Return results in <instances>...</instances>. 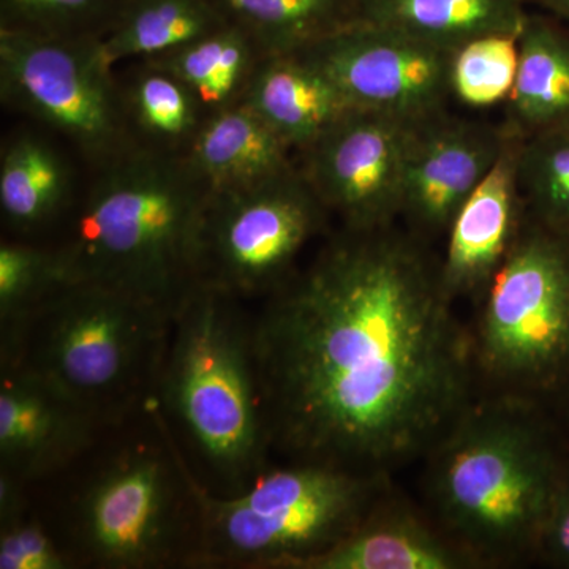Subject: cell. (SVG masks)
<instances>
[{
  "label": "cell",
  "mask_w": 569,
  "mask_h": 569,
  "mask_svg": "<svg viewBox=\"0 0 569 569\" xmlns=\"http://www.w3.org/2000/svg\"><path fill=\"white\" fill-rule=\"evenodd\" d=\"M552 407L559 411L560 421L557 425H560L561 433L569 441V389Z\"/></svg>",
  "instance_id": "cell-33"
},
{
  "label": "cell",
  "mask_w": 569,
  "mask_h": 569,
  "mask_svg": "<svg viewBox=\"0 0 569 569\" xmlns=\"http://www.w3.org/2000/svg\"><path fill=\"white\" fill-rule=\"evenodd\" d=\"M261 58L298 54L358 22V0H211Z\"/></svg>",
  "instance_id": "cell-21"
},
{
  "label": "cell",
  "mask_w": 569,
  "mask_h": 569,
  "mask_svg": "<svg viewBox=\"0 0 569 569\" xmlns=\"http://www.w3.org/2000/svg\"><path fill=\"white\" fill-rule=\"evenodd\" d=\"M569 26V0H530Z\"/></svg>",
  "instance_id": "cell-32"
},
{
  "label": "cell",
  "mask_w": 569,
  "mask_h": 569,
  "mask_svg": "<svg viewBox=\"0 0 569 569\" xmlns=\"http://www.w3.org/2000/svg\"><path fill=\"white\" fill-rule=\"evenodd\" d=\"M519 187L533 219L569 234V130L522 140Z\"/></svg>",
  "instance_id": "cell-27"
},
{
  "label": "cell",
  "mask_w": 569,
  "mask_h": 569,
  "mask_svg": "<svg viewBox=\"0 0 569 569\" xmlns=\"http://www.w3.org/2000/svg\"><path fill=\"white\" fill-rule=\"evenodd\" d=\"M260 59L250 37L228 24L179 50L146 59V66L178 78L192 92L206 119L242 99Z\"/></svg>",
  "instance_id": "cell-23"
},
{
  "label": "cell",
  "mask_w": 569,
  "mask_h": 569,
  "mask_svg": "<svg viewBox=\"0 0 569 569\" xmlns=\"http://www.w3.org/2000/svg\"><path fill=\"white\" fill-rule=\"evenodd\" d=\"M287 144L242 100L208 116L190 140L187 162L212 193L247 189L291 173Z\"/></svg>",
  "instance_id": "cell-17"
},
{
  "label": "cell",
  "mask_w": 569,
  "mask_h": 569,
  "mask_svg": "<svg viewBox=\"0 0 569 569\" xmlns=\"http://www.w3.org/2000/svg\"><path fill=\"white\" fill-rule=\"evenodd\" d=\"M130 0H0V29L100 40Z\"/></svg>",
  "instance_id": "cell-28"
},
{
  "label": "cell",
  "mask_w": 569,
  "mask_h": 569,
  "mask_svg": "<svg viewBox=\"0 0 569 569\" xmlns=\"http://www.w3.org/2000/svg\"><path fill=\"white\" fill-rule=\"evenodd\" d=\"M110 429L36 373L0 367V475L32 489L48 485Z\"/></svg>",
  "instance_id": "cell-13"
},
{
  "label": "cell",
  "mask_w": 569,
  "mask_h": 569,
  "mask_svg": "<svg viewBox=\"0 0 569 569\" xmlns=\"http://www.w3.org/2000/svg\"><path fill=\"white\" fill-rule=\"evenodd\" d=\"M452 305L413 234L343 228L252 313L271 455L388 473L432 451L478 381Z\"/></svg>",
  "instance_id": "cell-1"
},
{
  "label": "cell",
  "mask_w": 569,
  "mask_h": 569,
  "mask_svg": "<svg viewBox=\"0 0 569 569\" xmlns=\"http://www.w3.org/2000/svg\"><path fill=\"white\" fill-rule=\"evenodd\" d=\"M52 481L63 490L48 520L74 567L194 568L206 488L156 402Z\"/></svg>",
  "instance_id": "cell-2"
},
{
  "label": "cell",
  "mask_w": 569,
  "mask_h": 569,
  "mask_svg": "<svg viewBox=\"0 0 569 569\" xmlns=\"http://www.w3.org/2000/svg\"><path fill=\"white\" fill-rule=\"evenodd\" d=\"M97 41L0 29V93L103 164L130 149L129 114Z\"/></svg>",
  "instance_id": "cell-10"
},
{
  "label": "cell",
  "mask_w": 569,
  "mask_h": 569,
  "mask_svg": "<svg viewBox=\"0 0 569 569\" xmlns=\"http://www.w3.org/2000/svg\"><path fill=\"white\" fill-rule=\"evenodd\" d=\"M417 123L351 110L302 151L301 173L326 211L355 230L391 224L402 209L408 144Z\"/></svg>",
  "instance_id": "cell-12"
},
{
  "label": "cell",
  "mask_w": 569,
  "mask_h": 569,
  "mask_svg": "<svg viewBox=\"0 0 569 569\" xmlns=\"http://www.w3.org/2000/svg\"><path fill=\"white\" fill-rule=\"evenodd\" d=\"M538 559L552 567L569 569V470L546 519Z\"/></svg>",
  "instance_id": "cell-31"
},
{
  "label": "cell",
  "mask_w": 569,
  "mask_h": 569,
  "mask_svg": "<svg viewBox=\"0 0 569 569\" xmlns=\"http://www.w3.org/2000/svg\"><path fill=\"white\" fill-rule=\"evenodd\" d=\"M211 189L186 156L127 149L102 174L52 247L69 282L103 284L179 307L198 284Z\"/></svg>",
  "instance_id": "cell-4"
},
{
  "label": "cell",
  "mask_w": 569,
  "mask_h": 569,
  "mask_svg": "<svg viewBox=\"0 0 569 569\" xmlns=\"http://www.w3.org/2000/svg\"><path fill=\"white\" fill-rule=\"evenodd\" d=\"M241 100L301 152L355 110L323 71L298 54L261 58Z\"/></svg>",
  "instance_id": "cell-18"
},
{
  "label": "cell",
  "mask_w": 569,
  "mask_h": 569,
  "mask_svg": "<svg viewBox=\"0 0 569 569\" xmlns=\"http://www.w3.org/2000/svg\"><path fill=\"white\" fill-rule=\"evenodd\" d=\"M133 118L159 141L192 140L203 112L192 92L168 71L146 66L132 91Z\"/></svg>",
  "instance_id": "cell-30"
},
{
  "label": "cell",
  "mask_w": 569,
  "mask_h": 569,
  "mask_svg": "<svg viewBox=\"0 0 569 569\" xmlns=\"http://www.w3.org/2000/svg\"><path fill=\"white\" fill-rule=\"evenodd\" d=\"M69 282L52 247L0 244V331L14 328Z\"/></svg>",
  "instance_id": "cell-29"
},
{
  "label": "cell",
  "mask_w": 569,
  "mask_h": 569,
  "mask_svg": "<svg viewBox=\"0 0 569 569\" xmlns=\"http://www.w3.org/2000/svg\"><path fill=\"white\" fill-rule=\"evenodd\" d=\"M478 561L440 523L389 500L305 569H470Z\"/></svg>",
  "instance_id": "cell-16"
},
{
  "label": "cell",
  "mask_w": 569,
  "mask_h": 569,
  "mask_svg": "<svg viewBox=\"0 0 569 569\" xmlns=\"http://www.w3.org/2000/svg\"><path fill=\"white\" fill-rule=\"evenodd\" d=\"M507 138L505 126L466 121L447 111L418 122L408 144L400 216L421 234L448 233Z\"/></svg>",
  "instance_id": "cell-14"
},
{
  "label": "cell",
  "mask_w": 569,
  "mask_h": 569,
  "mask_svg": "<svg viewBox=\"0 0 569 569\" xmlns=\"http://www.w3.org/2000/svg\"><path fill=\"white\" fill-rule=\"evenodd\" d=\"M244 302L194 284L176 310L153 399L216 496L244 489L272 456Z\"/></svg>",
  "instance_id": "cell-5"
},
{
  "label": "cell",
  "mask_w": 569,
  "mask_h": 569,
  "mask_svg": "<svg viewBox=\"0 0 569 569\" xmlns=\"http://www.w3.org/2000/svg\"><path fill=\"white\" fill-rule=\"evenodd\" d=\"M32 490L0 475V569L77 568L44 512L33 508Z\"/></svg>",
  "instance_id": "cell-25"
},
{
  "label": "cell",
  "mask_w": 569,
  "mask_h": 569,
  "mask_svg": "<svg viewBox=\"0 0 569 569\" xmlns=\"http://www.w3.org/2000/svg\"><path fill=\"white\" fill-rule=\"evenodd\" d=\"M468 328L477 380L552 407L569 389V234L527 212Z\"/></svg>",
  "instance_id": "cell-8"
},
{
  "label": "cell",
  "mask_w": 569,
  "mask_h": 569,
  "mask_svg": "<svg viewBox=\"0 0 569 569\" xmlns=\"http://www.w3.org/2000/svg\"><path fill=\"white\" fill-rule=\"evenodd\" d=\"M227 20L211 0H130L110 32L97 41L110 69L129 58L152 59L220 31Z\"/></svg>",
  "instance_id": "cell-22"
},
{
  "label": "cell",
  "mask_w": 569,
  "mask_h": 569,
  "mask_svg": "<svg viewBox=\"0 0 569 569\" xmlns=\"http://www.w3.org/2000/svg\"><path fill=\"white\" fill-rule=\"evenodd\" d=\"M520 144L522 138L508 132L503 151L492 170L449 224L440 280L451 301L477 298L518 238L527 216L519 187Z\"/></svg>",
  "instance_id": "cell-15"
},
{
  "label": "cell",
  "mask_w": 569,
  "mask_h": 569,
  "mask_svg": "<svg viewBox=\"0 0 569 569\" xmlns=\"http://www.w3.org/2000/svg\"><path fill=\"white\" fill-rule=\"evenodd\" d=\"M298 56L318 67L355 110L419 122L447 111L452 52L358 21Z\"/></svg>",
  "instance_id": "cell-11"
},
{
  "label": "cell",
  "mask_w": 569,
  "mask_h": 569,
  "mask_svg": "<svg viewBox=\"0 0 569 569\" xmlns=\"http://www.w3.org/2000/svg\"><path fill=\"white\" fill-rule=\"evenodd\" d=\"M326 208L301 171L212 193L198 249V283L250 301L264 299L296 272L320 233Z\"/></svg>",
  "instance_id": "cell-9"
},
{
  "label": "cell",
  "mask_w": 569,
  "mask_h": 569,
  "mask_svg": "<svg viewBox=\"0 0 569 569\" xmlns=\"http://www.w3.org/2000/svg\"><path fill=\"white\" fill-rule=\"evenodd\" d=\"M69 193V170L52 146L32 134L9 144L0 163V209L10 228L32 234L54 222Z\"/></svg>",
  "instance_id": "cell-24"
},
{
  "label": "cell",
  "mask_w": 569,
  "mask_h": 569,
  "mask_svg": "<svg viewBox=\"0 0 569 569\" xmlns=\"http://www.w3.org/2000/svg\"><path fill=\"white\" fill-rule=\"evenodd\" d=\"M546 408L507 396L473 400L429 452L437 522L479 568L538 559L569 470L567 438Z\"/></svg>",
  "instance_id": "cell-3"
},
{
  "label": "cell",
  "mask_w": 569,
  "mask_h": 569,
  "mask_svg": "<svg viewBox=\"0 0 569 569\" xmlns=\"http://www.w3.org/2000/svg\"><path fill=\"white\" fill-rule=\"evenodd\" d=\"M530 0H358V21L455 52L492 33H520Z\"/></svg>",
  "instance_id": "cell-20"
},
{
  "label": "cell",
  "mask_w": 569,
  "mask_h": 569,
  "mask_svg": "<svg viewBox=\"0 0 569 569\" xmlns=\"http://www.w3.org/2000/svg\"><path fill=\"white\" fill-rule=\"evenodd\" d=\"M503 126L522 140L569 130V26L559 18L529 13L523 22Z\"/></svg>",
  "instance_id": "cell-19"
},
{
  "label": "cell",
  "mask_w": 569,
  "mask_h": 569,
  "mask_svg": "<svg viewBox=\"0 0 569 569\" xmlns=\"http://www.w3.org/2000/svg\"><path fill=\"white\" fill-rule=\"evenodd\" d=\"M519 67V33H492L462 44L449 67L451 97L471 108L507 103Z\"/></svg>",
  "instance_id": "cell-26"
},
{
  "label": "cell",
  "mask_w": 569,
  "mask_h": 569,
  "mask_svg": "<svg viewBox=\"0 0 569 569\" xmlns=\"http://www.w3.org/2000/svg\"><path fill=\"white\" fill-rule=\"evenodd\" d=\"M387 475L283 460L231 496L206 489L194 568L305 569L388 496Z\"/></svg>",
  "instance_id": "cell-7"
},
{
  "label": "cell",
  "mask_w": 569,
  "mask_h": 569,
  "mask_svg": "<svg viewBox=\"0 0 569 569\" xmlns=\"http://www.w3.org/2000/svg\"><path fill=\"white\" fill-rule=\"evenodd\" d=\"M178 307L89 282H66L0 331V367L29 370L108 427L156 399Z\"/></svg>",
  "instance_id": "cell-6"
}]
</instances>
